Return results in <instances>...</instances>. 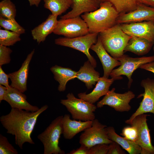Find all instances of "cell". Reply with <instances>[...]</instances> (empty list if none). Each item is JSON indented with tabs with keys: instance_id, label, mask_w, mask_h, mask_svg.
<instances>
[{
	"instance_id": "cell-11",
	"label": "cell",
	"mask_w": 154,
	"mask_h": 154,
	"mask_svg": "<svg viewBox=\"0 0 154 154\" xmlns=\"http://www.w3.org/2000/svg\"><path fill=\"white\" fill-rule=\"evenodd\" d=\"M115 90L113 88L108 91L103 98L97 103V108L108 105L117 112L129 111L131 108L129 103L135 98V94L130 91L123 94L117 93L115 92Z\"/></svg>"
},
{
	"instance_id": "cell-30",
	"label": "cell",
	"mask_w": 154,
	"mask_h": 154,
	"mask_svg": "<svg viewBox=\"0 0 154 154\" xmlns=\"http://www.w3.org/2000/svg\"><path fill=\"white\" fill-rule=\"evenodd\" d=\"M0 26L7 30L16 33L20 35L25 32V29L15 19H7L0 16Z\"/></svg>"
},
{
	"instance_id": "cell-6",
	"label": "cell",
	"mask_w": 154,
	"mask_h": 154,
	"mask_svg": "<svg viewBox=\"0 0 154 154\" xmlns=\"http://www.w3.org/2000/svg\"><path fill=\"white\" fill-rule=\"evenodd\" d=\"M98 33H90L82 36L73 38L60 37L55 39L56 44L70 48L85 54L94 68L97 66L96 60L90 54L89 49L97 42Z\"/></svg>"
},
{
	"instance_id": "cell-3",
	"label": "cell",
	"mask_w": 154,
	"mask_h": 154,
	"mask_svg": "<svg viewBox=\"0 0 154 154\" xmlns=\"http://www.w3.org/2000/svg\"><path fill=\"white\" fill-rule=\"evenodd\" d=\"M99 33L98 36L104 48L117 59L124 54L125 48L132 37L125 33L120 24H117Z\"/></svg>"
},
{
	"instance_id": "cell-17",
	"label": "cell",
	"mask_w": 154,
	"mask_h": 154,
	"mask_svg": "<svg viewBox=\"0 0 154 154\" xmlns=\"http://www.w3.org/2000/svg\"><path fill=\"white\" fill-rule=\"evenodd\" d=\"M90 49L96 54L102 63L104 70L103 76L108 78L113 69L120 65V62L108 54L98 36L97 42L93 44Z\"/></svg>"
},
{
	"instance_id": "cell-5",
	"label": "cell",
	"mask_w": 154,
	"mask_h": 154,
	"mask_svg": "<svg viewBox=\"0 0 154 154\" xmlns=\"http://www.w3.org/2000/svg\"><path fill=\"white\" fill-rule=\"evenodd\" d=\"M66 98L61 99L60 103L66 107L73 119L86 121L95 119L94 112L97 108L96 106L77 98L72 93H68Z\"/></svg>"
},
{
	"instance_id": "cell-20",
	"label": "cell",
	"mask_w": 154,
	"mask_h": 154,
	"mask_svg": "<svg viewBox=\"0 0 154 154\" xmlns=\"http://www.w3.org/2000/svg\"><path fill=\"white\" fill-rule=\"evenodd\" d=\"M57 16L50 15L45 21L31 31L33 38L40 43L44 41L46 37L53 33L57 25Z\"/></svg>"
},
{
	"instance_id": "cell-31",
	"label": "cell",
	"mask_w": 154,
	"mask_h": 154,
	"mask_svg": "<svg viewBox=\"0 0 154 154\" xmlns=\"http://www.w3.org/2000/svg\"><path fill=\"white\" fill-rule=\"evenodd\" d=\"M0 154H18V152L5 136L0 134Z\"/></svg>"
},
{
	"instance_id": "cell-33",
	"label": "cell",
	"mask_w": 154,
	"mask_h": 154,
	"mask_svg": "<svg viewBox=\"0 0 154 154\" xmlns=\"http://www.w3.org/2000/svg\"><path fill=\"white\" fill-rule=\"evenodd\" d=\"M121 134L125 138L135 143L137 138V131L134 126L124 127Z\"/></svg>"
},
{
	"instance_id": "cell-27",
	"label": "cell",
	"mask_w": 154,
	"mask_h": 154,
	"mask_svg": "<svg viewBox=\"0 0 154 154\" xmlns=\"http://www.w3.org/2000/svg\"><path fill=\"white\" fill-rule=\"evenodd\" d=\"M100 3L108 1L111 2L119 14L128 13L135 9L140 3L139 0H97Z\"/></svg>"
},
{
	"instance_id": "cell-8",
	"label": "cell",
	"mask_w": 154,
	"mask_h": 154,
	"mask_svg": "<svg viewBox=\"0 0 154 154\" xmlns=\"http://www.w3.org/2000/svg\"><path fill=\"white\" fill-rule=\"evenodd\" d=\"M106 125L101 123L98 120L95 119L92 120V126L86 129L80 136L79 143L90 148L100 144H109L113 141L108 135Z\"/></svg>"
},
{
	"instance_id": "cell-35",
	"label": "cell",
	"mask_w": 154,
	"mask_h": 154,
	"mask_svg": "<svg viewBox=\"0 0 154 154\" xmlns=\"http://www.w3.org/2000/svg\"><path fill=\"white\" fill-rule=\"evenodd\" d=\"M117 143L113 141L109 144V148L107 154H125L126 153L120 148Z\"/></svg>"
},
{
	"instance_id": "cell-19",
	"label": "cell",
	"mask_w": 154,
	"mask_h": 154,
	"mask_svg": "<svg viewBox=\"0 0 154 154\" xmlns=\"http://www.w3.org/2000/svg\"><path fill=\"white\" fill-rule=\"evenodd\" d=\"M115 79H109L103 76L100 77L95 87L90 93H80L78 94L79 98L92 104L98 100L101 96L106 95L109 91V88Z\"/></svg>"
},
{
	"instance_id": "cell-25",
	"label": "cell",
	"mask_w": 154,
	"mask_h": 154,
	"mask_svg": "<svg viewBox=\"0 0 154 154\" xmlns=\"http://www.w3.org/2000/svg\"><path fill=\"white\" fill-rule=\"evenodd\" d=\"M154 44L142 38L132 36L124 49V52H130L138 55H143L148 53Z\"/></svg>"
},
{
	"instance_id": "cell-42",
	"label": "cell",
	"mask_w": 154,
	"mask_h": 154,
	"mask_svg": "<svg viewBox=\"0 0 154 154\" xmlns=\"http://www.w3.org/2000/svg\"><path fill=\"white\" fill-rule=\"evenodd\" d=\"M153 49V51L154 52V42Z\"/></svg>"
},
{
	"instance_id": "cell-4",
	"label": "cell",
	"mask_w": 154,
	"mask_h": 154,
	"mask_svg": "<svg viewBox=\"0 0 154 154\" xmlns=\"http://www.w3.org/2000/svg\"><path fill=\"white\" fill-rule=\"evenodd\" d=\"M59 116L53 120L37 138L42 143L44 154H64L59 146L60 138L63 132L62 118Z\"/></svg>"
},
{
	"instance_id": "cell-21",
	"label": "cell",
	"mask_w": 154,
	"mask_h": 154,
	"mask_svg": "<svg viewBox=\"0 0 154 154\" xmlns=\"http://www.w3.org/2000/svg\"><path fill=\"white\" fill-rule=\"evenodd\" d=\"M72 9L61 17L66 19L79 16L83 13L94 11L100 7V3L97 0H72Z\"/></svg>"
},
{
	"instance_id": "cell-7",
	"label": "cell",
	"mask_w": 154,
	"mask_h": 154,
	"mask_svg": "<svg viewBox=\"0 0 154 154\" xmlns=\"http://www.w3.org/2000/svg\"><path fill=\"white\" fill-rule=\"evenodd\" d=\"M117 60L120 62V66L113 69L110 76L115 80L121 79L122 75L126 76L129 80L128 87L129 88L133 82L131 77L133 72L142 65L154 61V55L133 58L123 54Z\"/></svg>"
},
{
	"instance_id": "cell-32",
	"label": "cell",
	"mask_w": 154,
	"mask_h": 154,
	"mask_svg": "<svg viewBox=\"0 0 154 154\" xmlns=\"http://www.w3.org/2000/svg\"><path fill=\"white\" fill-rule=\"evenodd\" d=\"M12 50L7 46L0 44V66L10 63Z\"/></svg>"
},
{
	"instance_id": "cell-13",
	"label": "cell",
	"mask_w": 154,
	"mask_h": 154,
	"mask_svg": "<svg viewBox=\"0 0 154 154\" xmlns=\"http://www.w3.org/2000/svg\"><path fill=\"white\" fill-rule=\"evenodd\" d=\"M150 21L154 22V8L139 3L134 10L119 14L116 19V24Z\"/></svg>"
},
{
	"instance_id": "cell-36",
	"label": "cell",
	"mask_w": 154,
	"mask_h": 154,
	"mask_svg": "<svg viewBox=\"0 0 154 154\" xmlns=\"http://www.w3.org/2000/svg\"><path fill=\"white\" fill-rule=\"evenodd\" d=\"M1 66H0V85H3L8 88L11 86L9 84V76L8 74L4 72Z\"/></svg>"
},
{
	"instance_id": "cell-28",
	"label": "cell",
	"mask_w": 154,
	"mask_h": 154,
	"mask_svg": "<svg viewBox=\"0 0 154 154\" xmlns=\"http://www.w3.org/2000/svg\"><path fill=\"white\" fill-rule=\"evenodd\" d=\"M20 35L6 29H0V44L8 46H13L21 40Z\"/></svg>"
},
{
	"instance_id": "cell-34",
	"label": "cell",
	"mask_w": 154,
	"mask_h": 154,
	"mask_svg": "<svg viewBox=\"0 0 154 154\" xmlns=\"http://www.w3.org/2000/svg\"><path fill=\"white\" fill-rule=\"evenodd\" d=\"M109 144L103 143L95 145L90 148L89 154H107Z\"/></svg>"
},
{
	"instance_id": "cell-41",
	"label": "cell",
	"mask_w": 154,
	"mask_h": 154,
	"mask_svg": "<svg viewBox=\"0 0 154 154\" xmlns=\"http://www.w3.org/2000/svg\"><path fill=\"white\" fill-rule=\"evenodd\" d=\"M30 5L32 6L35 5L37 7L38 6L41 0H28Z\"/></svg>"
},
{
	"instance_id": "cell-37",
	"label": "cell",
	"mask_w": 154,
	"mask_h": 154,
	"mask_svg": "<svg viewBox=\"0 0 154 154\" xmlns=\"http://www.w3.org/2000/svg\"><path fill=\"white\" fill-rule=\"evenodd\" d=\"M90 148L83 145L76 149L71 151L68 154H89Z\"/></svg>"
},
{
	"instance_id": "cell-10",
	"label": "cell",
	"mask_w": 154,
	"mask_h": 154,
	"mask_svg": "<svg viewBox=\"0 0 154 154\" xmlns=\"http://www.w3.org/2000/svg\"><path fill=\"white\" fill-rule=\"evenodd\" d=\"M148 116L145 114L137 116L129 124L137 130V136L135 143L141 148V154H154V146L151 143L150 130L147 122Z\"/></svg>"
},
{
	"instance_id": "cell-15",
	"label": "cell",
	"mask_w": 154,
	"mask_h": 154,
	"mask_svg": "<svg viewBox=\"0 0 154 154\" xmlns=\"http://www.w3.org/2000/svg\"><path fill=\"white\" fill-rule=\"evenodd\" d=\"M34 52L33 49L27 55L18 70L8 74L11 81L10 86L23 93L27 90L29 65Z\"/></svg>"
},
{
	"instance_id": "cell-18",
	"label": "cell",
	"mask_w": 154,
	"mask_h": 154,
	"mask_svg": "<svg viewBox=\"0 0 154 154\" xmlns=\"http://www.w3.org/2000/svg\"><path fill=\"white\" fill-rule=\"evenodd\" d=\"M62 123V134L64 138L66 139H71L78 133L90 127L92 121H82L72 120L69 114H65L63 116Z\"/></svg>"
},
{
	"instance_id": "cell-1",
	"label": "cell",
	"mask_w": 154,
	"mask_h": 154,
	"mask_svg": "<svg viewBox=\"0 0 154 154\" xmlns=\"http://www.w3.org/2000/svg\"><path fill=\"white\" fill-rule=\"evenodd\" d=\"M48 108L45 105L34 112L11 108L9 113L0 117V121L7 133L15 136L16 144L23 149L25 143L35 144L31 133L39 116Z\"/></svg>"
},
{
	"instance_id": "cell-29",
	"label": "cell",
	"mask_w": 154,
	"mask_h": 154,
	"mask_svg": "<svg viewBox=\"0 0 154 154\" xmlns=\"http://www.w3.org/2000/svg\"><path fill=\"white\" fill-rule=\"evenodd\" d=\"M16 9L10 0H3L0 2V16L7 19H15Z\"/></svg>"
},
{
	"instance_id": "cell-24",
	"label": "cell",
	"mask_w": 154,
	"mask_h": 154,
	"mask_svg": "<svg viewBox=\"0 0 154 154\" xmlns=\"http://www.w3.org/2000/svg\"><path fill=\"white\" fill-rule=\"evenodd\" d=\"M106 131L109 139L117 143L129 154H141V148L139 145L133 141L119 135L116 132L113 127H107Z\"/></svg>"
},
{
	"instance_id": "cell-12",
	"label": "cell",
	"mask_w": 154,
	"mask_h": 154,
	"mask_svg": "<svg viewBox=\"0 0 154 154\" xmlns=\"http://www.w3.org/2000/svg\"><path fill=\"white\" fill-rule=\"evenodd\" d=\"M141 85L144 89V92L138 97L143 96V99L135 112L129 119L125 121L127 124H129L139 115L147 113L154 114V80L148 78L144 79L141 81Z\"/></svg>"
},
{
	"instance_id": "cell-22",
	"label": "cell",
	"mask_w": 154,
	"mask_h": 154,
	"mask_svg": "<svg viewBox=\"0 0 154 154\" xmlns=\"http://www.w3.org/2000/svg\"><path fill=\"white\" fill-rule=\"evenodd\" d=\"M94 68L88 60L77 72L76 78L84 83L88 89L92 88L100 77V73Z\"/></svg>"
},
{
	"instance_id": "cell-39",
	"label": "cell",
	"mask_w": 154,
	"mask_h": 154,
	"mask_svg": "<svg viewBox=\"0 0 154 154\" xmlns=\"http://www.w3.org/2000/svg\"><path fill=\"white\" fill-rule=\"evenodd\" d=\"M7 88L5 86L0 85V102L4 100L5 95L6 93Z\"/></svg>"
},
{
	"instance_id": "cell-14",
	"label": "cell",
	"mask_w": 154,
	"mask_h": 154,
	"mask_svg": "<svg viewBox=\"0 0 154 154\" xmlns=\"http://www.w3.org/2000/svg\"><path fill=\"white\" fill-rule=\"evenodd\" d=\"M123 31L127 35L144 38L154 42V22H144L120 24Z\"/></svg>"
},
{
	"instance_id": "cell-9",
	"label": "cell",
	"mask_w": 154,
	"mask_h": 154,
	"mask_svg": "<svg viewBox=\"0 0 154 154\" xmlns=\"http://www.w3.org/2000/svg\"><path fill=\"white\" fill-rule=\"evenodd\" d=\"M56 35L73 38L85 35L89 32L87 24L80 16L60 19L53 32Z\"/></svg>"
},
{
	"instance_id": "cell-40",
	"label": "cell",
	"mask_w": 154,
	"mask_h": 154,
	"mask_svg": "<svg viewBox=\"0 0 154 154\" xmlns=\"http://www.w3.org/2000/svg\"><path fill=\"white\" fill-rule=\"evenodd\" d=\"M139 2L154 8V0H139Z\"/></svg>"
},
{
	"instance_id": "cell-16",
	"label": "cell",
	"mask_w": 154,
	"mask_h": 154,
	"mask_svg": "<svg viewBox=\"0 0 154 154\" xmlns=\"http://www.w3.org/2000/svg\"><path fill=\"white\" fill-rule=\"evenodd\" d=\"M27 96L23 93L12 87L7 88L4 100L10 106L11 108H17L26 111L34 112L39 108L33 106L28 102Z\"/></svg>"
},
{
	"instance_id": "cell-26",
	"label": "cell",
	"mask_w": 154,
	"mask_h": 154,
	"mask_svg": "<svg viewBox=\"0 0 154 154\" xmlns=\"http://www.w3.org/2000/svg\"><path fill=\"white\" fill-rule=\"evenodd\" d=\"M44 7L57 16L66 11L72 4V0H43Z\"/></svg>"
},
{
	"instance_id": "cell-38",
	"label": "cell",
	"mask_w": 154,
	"mask_h": 154,
	"mask_svg": "<svg viewBox=\"0 0 154 154\" xmlns=\"http://www.w3.org/2000/svg\"><path fill=\"white\" fill-rule=\"evenodd\" d=\"M139 68L154 73V61L143 64Z\"/></svg>"
},
{
	"instance_id": "cell-2",
	"label": "cell",
	"mask_w": 154,
	"mask_h": 154,
	"mask_svg": "<svg viewBox=\"0 0 154 154\" xmlns=\"http://www.w3.org/2000/svg\"><path fill=\"white\" fill-rule=\"evenodd\" d=\"M119 14L112 4L106 1L100 3L97 9L85 13L81 17L87 24L89 33H99L116 24Z\"/></svg>"
},
{
	"instance_id": "cell-23",
	"label": "cell",
	"mask_w": 154,
	"mask_h": 154,
	"mask_svg": "<svg viewBox=\"0 0 154 154\" xmlns=\"http://www.w3.org/2000/svg\"><path fill=\"white\" fill-rule=\"evenodd\" d=\"M54 78L59 83L58 88L60 92L64 91L67 82L76 77L77 72L68 68H65L56 65L50 68Z\"/></svg>"
}]
</instances>
